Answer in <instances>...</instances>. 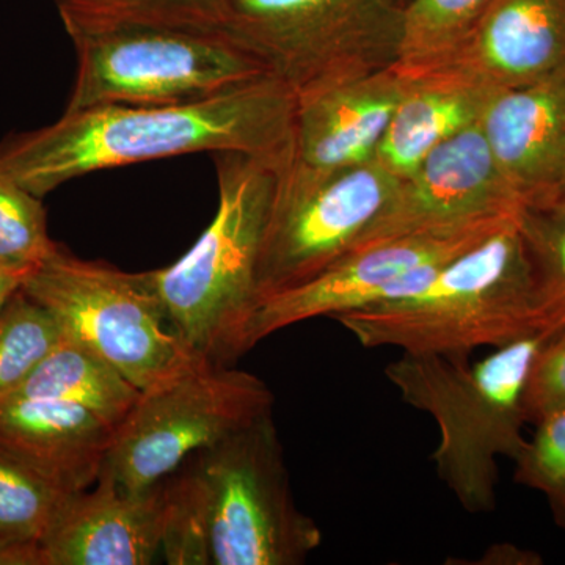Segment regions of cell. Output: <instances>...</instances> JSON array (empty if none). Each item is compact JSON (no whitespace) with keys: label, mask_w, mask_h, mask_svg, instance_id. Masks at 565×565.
Listing matches in <instances>:
<instances>
[{"label":"cell","mask_w":565,"mask_h":565,"mask_svg":"<svg viewBox=\"0 0 565 565\" xmlns=\"http://www.w3.org/2000/svg\"><path fill=\"white\" fill-rule=\"evenodd\" d=\"M522 203L490 151L481 120L438 145L401 180L385 210L351 250L396 237L515 215Z\"/></svg>","instance_id":"12"},{"label":"cell","mask_w":565,"mask_h":565,"mask_svg":"<svg viewBox=\"0 0 565 565\" xmlns=\"http://www.w3.org/2000/svg\"><path fill=\"white\" fill-rule=\"evenodd\" d=\"M13 393L81 405L117 427L141 392L96 353L63 337Z\"/></svg>","instance_id":"19"},{"label":"cell","mask_w":565,"mask_h":565,"mask_svg":"<svg viewBox=\"0 0 565 565\" xmlns=\"http://www.w3.org/2000/svg\"><path fill=\"white\" fill-rule=\"evenodd\" d=\"M408 82L390 65L296 93L291 156L277 174L319 180L373 161Z\"/></svg>","instance_id":"13"},{"label":"cell","mask_w":565,"mask_h":565,"mask_svg":"<svg viewBox=\"0 0 565 565\" xmlns=\"http://www.w3.org/2000/svg\"><path fill=\"white\" fill-rule=\"evenodd\" d=\"M401 20L392 0H228L223 31L300 93L394 65Z\"/></svg>","instance_id":"9"},{"label":"cell","mask_w":565,"mask_h":565,"mask_svg":"<svg viewBox=\"0 0 565 565\" xmlns=\"http://www.w3.org/2000/svg\"><path fill=\"white\" fill-rule=\"evenodd\" d=\"M68 36L77 71L65 111L199 103L270 74L225 31L126 24Z\"/></svg>","instance_id":"5"},{"label":"cell","mask_w":565,"mask_h":565,"mask_svg":"<svg viewBox=\"0 0 565 565\" xmlns=\"http://www.w3.org/2000/svg\"><path fill=\"white\" fill-rule=\"evenodd\" d=\"M40 196L0 173V267L31 274L57 243L51 239Z\"/></svg>","instance_id":"25"},{"label":"cell","mask_w":565,"mask_h":565,"mask_svg":"<svg viewBox=\"0 0 565 565\" xmlns=\"http://www.w3.org/2000/svg\"><path fill=\"white\" fill-rule=\"evenodd\" d=\"M393 3H396L397 7H404V3L407 2V0H392Z\"/></svg>","instance_id":"31"},{"label":"cell","mask_w":565,"mask_h":565,"mask_svg":"<svg viewBox=\"0 0 565 565\" xmlns=\"http://www.w3.org/2000/svg\"><path fill=\"white\" fill-rule=\"evenodd\" d=\"M21 289L54 318L63 337L96 353L140 392L203 360L174 333L141 273L85 262L57 245Z\"/></svg>","instance_id":"6"},{"label":"cell","mask_w":565,"mask_h":565,"mask_svg":"<svg viewBox=\"0 0 565 565\" xmlns=\"http://www.w3.org/2000/svg\"><path fill=\"white\" fill-rule=\"evenodd\" d=\"M65 32L145 24L223 31L228 0H52Z\"/></svg>","instance_id":"22"},{"label":"cell","mask_w":565,"mask_h":565,"mask_svg":"<svg viewBox=\"0 0 565 565\" xmlns=\"http://www.w3.org/2000/svg\"><path fill=\"white\" fill-rule=\"evenodd\" d=\"M0 565H41L40 548L0 544Z\"/></svg>","instance_id":"29"},{"label":"cell","mask_w":565,"mask_h":565,"mask_svg":"<svg viewBox=\"0 0 565 565\" xmlns=\"http://www.w3.org/2000/svg\"><path fill=\"white\" fill-rule=\"evenodd\" d=\"M25 278H28V274L14 273V270L0 267V310L3 305L9 302L14 292L20 291Z\"/></svg>","instance_id":"30"},{"label":"cell","mask_w":565,"mask_h":565,"mask_svg":"<svg viewBox=\"0 0 565 565\" xmlns=\"http://www.w3.org/2000/svg\"><path fill=\"white\" fill-rule=\"evenodd\" d=\"M163 481L150 492H122L103 467L98 482L73 493L40 544L41 565H148L162 546Z\"/></svg>","instance_id":"14"},{"label":"cell","mask_w":565,"mask_h":565,"mask_svg":"<svg viewBox=\"0 0 565 565\" xmlns=\"http://www.w3.org/2000/svg\"><path fill=\"white\" fill-rule=\"evenodd\" d=\"M71 497L0 446V544L40 548Z\"/></svg>","instance_id":"23"},{"label":"cell","mask_w":565,"mask_h":565,"mask_svg":"<svg viewBox=\"0 0 565 565\" xmlns=\"http://www.w3.org/2000/svg\"><path fill=\"white\" fill-rule=\"evenodd\" d=\"M399 182L375 158L319 180L277 174L259 262L262 302L310 281L348 255Z\"/></svg>","instance_id":"10"},{"label":"cell","mask_w":565,"mask_h":565,"mask_svg":"<svg viewBox=\"0 0 565 565\" xmlns=\"http://www.w3.org/2000/svg\"><path fill=\"white\" fill-rule=\"evenodd\" d=\"M218 204L211 225L172 266L141 273L167 319L199 359L228 366L247 351L264 234L277 170L241 152L214 154Z\"/></svg>","instance_id":"2"},{"label":"cell","mask_w":565,"mask_h":565,"mask_svg":"<svg viewBox=\"0 0 565 565\" xmlns=\"http://www.w3.org/2000/svg\"><path fill=\"white\" fill-rule=\"evenodd\" d=\"M407 74L411 82L375 151L401 180L438 145L481 120L497 92L451 66Z\"/></svg>","instance_id":"18"},{"label":"cell","mask_w":565,"mask_h":565,"mask_svg":"<svg viewBox=\"0 0 565 565\" xmlns=\"http://www.w3.org/2000/svg\"><path fill=\"white\" fill-rule=\"evenodd\" d=\"M296 103V92L269 74L199 103L63 111L3 140L0 173L40 199L84 174L193 152H241L278 173L291 156Z\"/></svg>","instance_id":"1"},{"label":"cell","mask_w":565,"mask_h":565,"mask_svg":"<svg viewBox=\"0 0 565 565\" xmlns=\"http://www.w3.org/2000/svg\"><path fill=\"white\" fill-rule=\"evenodd\" d=\"M206 505L211 565H300L322 533L296 501L273 414L189 457Z\"/></svg>","instance_id":"7"},{"label":"cell","mask_w":565,"mask_h":565,"mask_svg":"<svg viewBox=\"0 0 565 565\" xmlns=\"http://www.w3.org/2000/svg\"><path fill=\"white\" fill-rule=\"evenodd\" d=\"M525 407L527 423L565 411V327L548 334L527 379Z\"/></svg>","instance_id":"28"},{"label":"cell","mask_w":565,"mask_h":565,"mask_svg":"<svg viewBox=\"0 0 565 565\" xmlns=\"http://www.w3.org/2000/svg\"><path fill=\"white\" fill-rule=\"evenodd\" d=\"M166 520L162 546L172 565H211L206 505L199 475L189 460L163 481Z\"/></svg>","instance_id":"26"},{"label":"cell","mask_w":565,"mask_h":565,"mask_svg":"<svg viewBox=\"0 0 565 565\" xmlns=\"http://www.w3.org/2000/svg\"><path fill=\"white\" fill-rule=\"evenodd\" d=\"M115 427L81 405L11 393L0 401V446L76 493L98 482Z\"/></svg>","instance_id":"16"},{"label":"cell","mask_w":565,"mask_h":565,"mask_svg":"<svg viewBox=\"0 0 565 565\" xmlns=\"http://www.w3.org/2000/svg\"><path fill=\"white\" fill-rule=\"evenodd\" d=\"M519 214L411 234L349 252L310 281L264 299L248 326L247 351L270 334L308 319H333L418 291L435 270L481 244Z\"/></svg>","instance_id":"11"},{"label":"cell","mask_w":565,"mask_h":565,"mask_svg":"<svg viewBox=\"0 0 565 565\" xmlns=\"http://www.w3.org/2000/svg\"><path fill=\"white\" fill-rule=\"evenodd\" d=\"M564 188H565V184H564Z\"/></svg>","instance_id":"32"},{"label":"cell","mask_w":565,"mask_h":565,"mask_svg":"<svg viewBox=\"0 0 565 565\" xmlns=\"http://www.w3.org/2000/svg\"><path fill=\"white\" fill-rule=\"evenodd\" d=\"M273 407L274 394L258 375L199 360L140 393L115 427L104 468L122 492H150L189 457L273 414Z\"/></svg>","instance_id":"8"},{"label":"cell","mask_w":565,"mask_h":565,"mask_svg":"<svg viewBox=\"0 0 565 565\" xmlns=\"http://www.w3.org/2000/svg\"><path fill=\"white\" fill-rule=\"evenodd\" d=\"M492 90L565 71V0H492L451 61ZM440 68V66H438Z\"/></svg>","instance_id":"17"},{"label":"cell","mask_w":565,"mask_h":565,"mask_svg":"<svg viewBox=\"0 0 565 565\" xmlns=\"http://www.w3.org/2000/svg\"><path fill=\"white\" fill-rule=\"evenodd\" d=\"M482 131L522 206L565 184V71L490 96Z\"/></svg>","instance_id":"15"},{"label":"cell","mask_w":565,"mask_h":565,"mask_svg":"<svg viewBox=\"0 0 565 565\" xmlns=\"http://www.w3.org/2000/svg\"><path fill=\"white\" fill-rule=\"evenodd\" d=\"M533 437L514 459L516 484L546 498L553 520L565 531V411L534 424Z\"/></svg>","instance_id":"27"},{"label":"cell","mask_w":565,"mask_h":565,"mask_svg":"<svg viewBox=\"0 0 565 565\" xmlns=\"http://www.w3.org/2000/svg\"><path fill=\"white\" fill-rule=\"evenodd\" d=\"M548 334H526L476 363L403 352L386 364L385 377L404 403L437 424L438 478L470 514L493 511L498 457L514 460L525 445L527 379Z\"/></svg>","instance_id":"4"},{"label":"cell","mask_w":565,"mask_h":565,"mask_svg":"<svg viewBox=\"0 0 565 565\" xmlns=\"http://www.w3.org/2000/svg\"><path fill=\"white\" fill-rule=\"evenodd\" d=\"M54 318L22 289L0 310V401L13 393L58 343Z\"/></svg>","instance_id":"24"},{"label":"cell","mask_w":565,"mask_h":565,"mask_svg":"<svg viewBox=\"0 0 565 565\" xmlns=\"http://www.w3.org/2000/svg\"><path fill=\"white\" fill-rule=\"evenodd\" d=\"M492 0H407L394 65L422 73L451 61Z\"/></svg>","instance_id":"20"},{"label":"cell","mask_w":565,"mask_h":565,"mask_svg":"<svg viewBox=\"0 0 565 565\" xmlns=\"http://www.w3.org/2000/svg\"><path fill=\"white\" fill-rule=\"evenodd\" d=\"M366 349L468 359L539 329L533 264L519 217L435 270L418 291L334 316Z\"/></svg>","instance_id":"3"},{"label":"cell","mask_w":565,"mask_h":565,"mask_svg":"<svg viewBox=\"0 0 565 565\" xmlns=\"http://www.w3.org/2000/svg\"><path fill=\"white\" fill-rule=\"evenodd\" d=\"M519 225L533 264L539 329L552 334L565 327V188L522 206Z\"/></svg>","instance_id":"21"}]
</instances>
